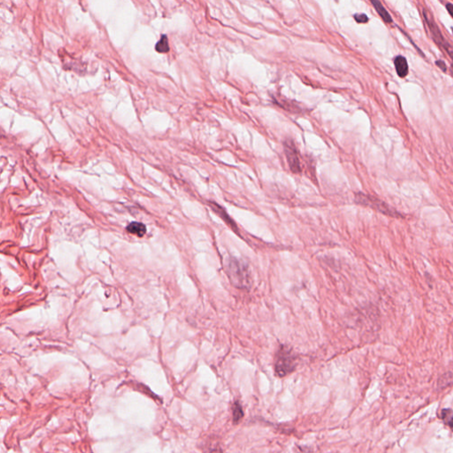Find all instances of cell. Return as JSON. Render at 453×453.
I'll use <instances>...</instances> for the list:
<instances>
[{
	"instance_id": "obj_11",
	"label": "cell",
	"mask_w": 453,
	"mask_h": 453,
	"mask_svg": "<svg viewBox=\"0 0 453 453\" xmlns=\"http://www.w3.org/2000/svg\"><path fill=\"white\" fill-rule=\"evenodd\" d=\"M155 50L157 51L158 53H166L169 52L168 39H167V36L166 35H162V38L155 45Z\"/></svg>"
},
{
	"instance_id": "obj_14",
	"label": "cell",
	"mask_w": 453,
	"mask_h": 453,
	"mask_svg": "<svg viewBox=\"0 0 453 453\" xmlns=\"http://www.w3.org/2000/svg\"><path fill=\"white\" fill-rule=\"evenodd\" d=\"M354 19L357 23H366L368 22V17L364 13H357L354 15Z\"/></svg>"
},
{
	"instance_id": "obj_17",
	"label": "cell",
	"mask_w": 453,
	"mask_h": 453,
	"mask_svg": "<svg viewBox=\"0 0 453 453\" xmlns=\"http://www.w3.org/2000/svg\"></svg>"
},
{
	"instance_id": "obj_13",
	"label": "cell",
	"mask_w": 453,
	"mask_h": 453,
	"mask_svg": "<svg viewBox=\"0 0 453 453\" xmlns=\"http://www.w3.org/2000/svg\"><path fill=\"white\" fill-rule=\"evenodd\" d=\"M453 375L452 374H446V375H443L440 381H439V384L441 385H443L442 387H447L448 385L453 384Z\"/></svg>"
},
{
	"instance_id": "obj_9",
	"label": "cell",
	"mask_w": 453,
	"mask_h": 453,
	"mask_svg": "<svg viewBox=\"0 0 453 453\" xmlns=\"http://www.w3.org/2000/svg\"><path fill=\"white\" fill-rule=\"evenodd\" d=\"M127 230L133 235L142 237L146 233V226H144L143 223H131L127 226Z\"/></svg>"
},
{
	"instance_id": "obj_12",
	"label": "cell",
	"mask_w": 453,
	"mask_h": 453,
	"mask_svg": "<svg viewBox=\"0 0 453 453\" xmlns=\"http://www.w3.org/2000/svg\"><path fill=\"white\" fill-rule=\"evenodd\" d=\"M440 417L448 424V426L453 428V414L452 410H443L441 413Z\"/></svg>"
},
{
	"instance_id": "obj_5",
	"label": "cell",
	"mask_w": 453,
	"mask_h": 453,
	"mask_svg": "<svg viewBox=\"0 0 453 453\" xmlns=\"http://www.w3.org/2000/svg\"><path fill=\"white\" fill-rule=\"evenodd\" d=\"M424 12V17L426 18V21L427 22V24L428 26L430 28V31L432 32V35H433V38L436 41V44H439L442 47H444L445 49V51L448 53L451 58L453 60V47L452 45H450L449 44H447V42H445V38L443 37V35L441 34L440 31L438 30V28L436 26V23L433 21L431 16L429 15V13H427L426 10L423 11Z\"/></svg>"
},
{
	"instance_id": "obj_6",
	"label": "cell",
	"mask_w": 453,
	"mask_h": 453,
	"mask_svg": "<svg viewBox=\"0 0 453 453\" xmlns=\"http://www.w3.org/2000/svg\"><path fill=\"white\" fill-rule=\"evenodd\" d=\"M210 205L212 206V208H213L214 212L218 214V215H220V217L223 219V221H224L228 226H230L233 230L235 231V232L238 230V229H237V226H235V223L231 220L230 217L227 215L226 211L223 209V207H221L220 205L215 204V203H210Z\"/></svg>"
},
{
	"instance_id": "obj_16",
	"label": "cell",
	"mask_w": 453,
	"mask_h": 453,
	"mask_svg": "<svg viewBox=\"0 0 453 453\" xmlns=\"http://www.w3.org/2000/svg\"><path fill=\"white\" fill-rule=\"evenodd\" d=\"M446 8L448 10L450 14L452 15V17L453 18V4H451V3H448L446 4Z\"/></svg>"
},
{
	"instance_id": "obj_1",
	"label": "cell",
	"mask_w": 453,
	"mask_h": 453,
	"mask_svg": "<svg viewBox=\"0 0 453 453\" xmlns=\"http://www.w3.org/2000/svg\"><path fill=\"white\" fill-rule=\"evenodd\" d=\"M226 272L231 284L235 288L249 290L252 286L248 266L239 259L229 258L226 263Z\"/></svg>"
},
{
	"instance_id": "obj_15",
	"label": "cell",
	"mask_w": 453,
	"mask_h": 453,
	"mask_svg": "<svg viewBox=\"0 0 453 453\" xmlns=\"http://www.w3.org/2000/svg\"><path fill=\"white\" fill-rule=\"evenodd\" d=\"M436 65H438L439 67L442 68L443 71H446V65H445V62L442 61H436Z\"/></svg>"
},
{
	"instance_id": "obj_10",
	"label": "cell",
	"mask_w": 453,
	"mask_h": 453,
	"mask_svg": "<svg viewBox=\"0 0 453 453\" xmlns=\"http://www.w3.org/2000/svg\"><path fill=\"white\" fill-rule=\"evenodd\" d=\"M232 413H233V421L234 423H238L244 417V411L242 408V405H240L239 402H235L234 405L232 406Z\"/></svg>"
},
{
	"instance_id": "obj_3",
	"label": "cell",
	"mask_w": 453,
	"mask_h": 453,
	"mask_svg": "<svg viewBox=\"0 0 453 453\" xmlns=\"http://www.w3.org/2000/svg\"><path fill=\"white\" fill-rule=\"evenodd\" d=\"M355 201L358 205L370 207L372 209L375 210L379 212L381 214L387 215L389 217H394V218H404V216L398 213L397 211L390 207L388 204H386L384 201L381 200L379 198L375 196L366 195L363 193H357L355 196Z\"/></svg>"
},
{
	"instance_id": "obj_8",
	"label": "cell",
	"mask_w": 453,
	"mask_h": 453,
	"mask_svg": "<svg viewBox=\"0 0 453 453\" xmlns=\"http://www.w3.org/2000/svg\"><path fill=\"white\" fill-rule=\"evenodd\" d=\"M371 3L374 5L376 12L379 13L381 18L384 20L386 23H391L392 22V18L389 15L388 11L385 9L382 3L378 0H371Z\"/></svg>"
},
{
	"instance_id": "obj_4",
	"label": "cell",
	"mask_w": 453,
	"mask_h": 453,
	"mask_svg": "<svg viewBox=\"0 0 453 453\" xmlns=\"http://www.w3.org/2000/svg\"><path fill=\"white\" fill-rule=\"evenodd\" d=\"M284 153L292 173L299 174L301 172L300 160L295 144L291 140H286L283 143Z\"/></svg>"
},
{
	"instance_id": "obj_2",
	"label": "cell",
	"mask_w": 453,
	"mask_h": 453,
	"mask_svg": "<svg viewBox=\"0 0 453 453\" xmlns=\"http://www.w3.org/2000/svg\"><path fill=\"white\" fill-rule=\"evenodd\" d=\"M296 357L291 349L281 345L276 354L275 371L278 377H284L296 369Z\"/></svg>"
},
{
	"instance_id": "obj_7",
	"label": "cell",
	"mask_w": 453,
	"mask_h": 453,
	"mask_svg": "<svg viewBox=\"0 0 453 453\" xmlns=\"http://www.w3.org/2000/svg\"><path fill=\"white\" fill-rule=\"evenodd\" d=\"M396 73L400 77H405L408 74V64L405 57L397 56L394 60Z\"/></svg>"
}]
</instances>
